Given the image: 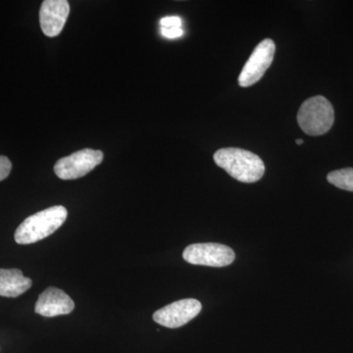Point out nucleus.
Instances as JSON below:
<instances>
[{
    "mask_svg": "<svg viewBox=\"0 0 353 353\" xmlns=\"http://www.w3.org/2000/svg\"><path fill=\"white\" fill-rule=\"evenodd\" d=\"M32 287V280L18 269H0V296L17 297Z\"/></svg>",
    "mask_w": 353,
    "mask_h": 353,
    "instance_id": "nucleus-10",
    "label": "nucleus"
},
{
    "mask_svg": "<svg viewBox=\"0 0 353 353\" xmlns=\"http://www.w3.org/2000/svg\"><path fill=\"white\" fill-rule=\"evenodd\" d=\"M68 216L63 206H52L29 216L16 230L14 239L19 245H31L57 232Z\"/></svg>",
    "mask_w": 353,
    "mask_h": 353,
    "instance_id": "nucleus-2",
    "label": "nucleus"
},
{
    "mask_svg": "<svg viewBox=\"0 0 353 353\" xmlns=\"http://www.w3.org/2000/svg\"><path fill=\"white\" fill-rule=\"evenodd\" d=\"M12 164L10 160L3 155H0V181L6 180L10 174Z\"/></svg>",
    "mask_w": 353,
    "mask_h": 353,
    "instance_id": "nucleus-12",
    "label": "nucleus"
},
{
    "mask_svg": "<svg viewBox=\"0 0 353 353\" xmlns=\"http://www.w3.org/2000/svg\"><path fill=\"white\" fill-rule=\"evenodd\" d=\"M162 28L170 29V28H181L182 21L179 17H165L160 21Z\"/></svg>",
    "mask_w": 353,
    "mask_h": 353,
    "instance_id": "nucleus-13",
    "label": "nucleus"
},
{
    "mask_svg": "<svg viewBox=\"0 0 353 353\" xmlns=\"http://www.w3.org/2000/svg\"><path fill=\"white\" fill-rule=\"evenodd\" d=\"M296 145H303V139H296Z\"/></svg>",
    "mask_w": 353,
    "mask_h": 353,
    "instance_id": "nucleus-15",
    "label": "nucleus"
},
{
    "mask_svg": "<svg viewBox=\"0 0 353 353\" xmlns=\"http://www.w3.org/2000/svg\"><path fill=\"white\" fill-rule=\"evenodd\" d=\"M201 308V303L196 299H182L157 310L153 320L166 328H180L196 318Z\"/></svg>",
    "mask_w": 353,
    "mask_h": 353,
    "instance_id": "nucleus-7",
    "label": "nucleus"
},
{
    "mask_svg": "<svg viewBox=\"0 0 353 353\" xmlns=\"http://www.w3.org/2000/svg\"><path fill=\"white\" fill-rule=\"evenodd\" d=\"M70 13L66 0H46L39 11L41 31L46 37L54 38L63 30Z\"/></svg>",
    "mask_w": 353,
    "mask_h": 353,
    "instance_id": "nucleus-8",
    "label": "nucleus"
},
{
    "mask_svg": "<svg viewBox=\"0 0 353 353\" xmlns=\"http://www.w3.org/2000/svg\"><path fill=\"white\" fill-rule=\"evenodd\" d=\"M161 32L164 37L168 39L179 38V37H182L183 34V31L181 28H170V29L161 28Z\"/></svg>",
    "mask_w": 353,
    "mask_h": 353,
    "instance_id": "nucleus-14",
    "label": "nucleus"
},
{
    "mask_svg": "<svg viewBox=\"0 0 353 353\" xmlns=\"http://www.w3.org/2000/svg\"><path fill=\"white\" fill-rule=\"evenodd\" d=\"M275 50V43L270 39H264L259 43L243 66V71L239 77V85L243 88H248L259 82L265 72L271 66Z\"/></svg>",
    "mask_w": 353,
    "mask_h": 353,
    "instance_id": "nucleus-6",
    "label": "nucleus"
},
{
    "mask_svg": "<svg viewBox=\"0 0 353 353\" xmlns=\"http://www.w3.org/2000/svg\"><path fill=\"white\" fill-rule=\"evenodd\" d=\"M185 261L201 266L225 267L232 264L236 259L234 250L221 243H194L183 250Z\"/></svg>",
    "mask_w": 353,
    "mask_h": 353,
    "instance_id": "nucleus-5",
    "label": "nucleus"
},
{
    "mask_svg": "<svg viewBox=\"0 0 353 353\" xmlns=\"http://www.w3.org/2000/svg\"><path fill=\"white\" fill-rule=\"evenodd\" d=\"M334 121V111L331 102L321 95L310 97L301 104L297 113V123L308 136L326 134Z\"/></svg>",
    "mask_w": 353,
    "mask_h": 353,
    "instance_id": "nucleus-3",
    "label": "nucleus"
},
{
    "mask_svg": "<svg viewBox=\"0 0 353 353\" xmlns=\"http://www.w3.org/2000/svg\"><path fill=\"white\" fill-rule=\"evenodd\" d=\"M75 308V303L62 290L48 288L39 296L34 310L43 317L70 314Z\"/></svg>",
    "mask_w": 353,
    "mask_h": 353,
    "instance_id": "nucleus-9",
    "label": "nucleus"
},
{
    "mask_svg": "<svg viewBox=\"0 0 353 353\" xmlns=\"http://www.w3.org/2000/svg\"><path fill=\"white\" fill-rule=\"evenodd\" d=\"M103 160V152L101 150L85 148L72 153L69 157L58 160L54 172L61 180H76L87 175Z\"/></svg>",
    "mask_w": 353,
    "mask_h": 353,
    "instance_id": "nucleus-4",
    "label": "nucleus"
},
{
    "mask_svg": "<svg viewBox=\"0 0 353 353\" xmlns=\"http://www.w3.org/2000/svg\"><path fill=\"white\" fill-rule=\"evenodd\" d=\"M330 183L339 189L353 192V169L345 168L331 172L327 176Z\"/></svg>",
    "mask_w": 353,
    "mask_h": 353,
    "instance_id": "nucleus-11",
    "label": "nucleus"
},
{
    "mask_svg": "<svg viewBox=\"0 0 353 353\" xmlns=\"http://www.w3.org/2000/svg\"><path fill=\"white\" fill-rule=\"evenodd\" d=\"M214 161L232 178L241 183L257 182L265 173V165L261 158L241 148H221L215 152Z\"/></svg>",
    "mask_w": 353,
    "mask_h": 353,
    "instance_id": "nucleus-1",
    "label": "nucleus"
}]
</instances>
